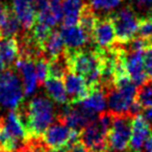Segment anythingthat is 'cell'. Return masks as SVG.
<instances>
[{
    "mask_svg": "<svg viewBox=\"0 0 152 152\" xmlns=\"http://www.w3.org/2000/svg\"><path fill=\"white\" fill-rule=\"evenodd\" d=\"M16 110L30 139L41 137L57 119L52 101L44 96H36L27 103H21Z\"/></svg>",
    "mask_w": 152,
    "mask_h": 152,
    "instance_id": "cell-1",
    "label": "cell"
},
{
    "mask_svg": "<svg viewBox=\"0 0 152 152\" xmlns=\"http://www.w3.org/2000/svg\"><path fill=\"white\" fill-rule=\"evenodd\" d=\"M69 71L83 76L89 85L90 89L95 90L100 88L101 83V65L102 58L100 49H78L67 51Z\"/></svg>",
    "mask_w": 152,
    "mask_h": 152,
    "instance_id": "cell-2",
    "label": "cell"
},
{
    "mask_svg": "<svg viewBox=\"0 0 152 152\" xmlns=\"http://www.w3.org/2000/svg\"><path fill=\"white\" fill-rule=\"evenodd\" d=\"M105 93L110 112L115 115L129 114V108L137 98V89L129 76H124L116 79Z\"/></svg>",
    "mask_w": 152,
    "mask_h": 152,
    "instance_id": "cell-3",
    "label": "cell"
},
{
    "mask_svg": "<svg viewBox=\"0 0 152 152\" xmlns=\"http://www.w3.org/2000/svg\"><path fill=\"white\" fill-rule=\"evenodd\" d=\"M113 118L114 114L112 112L104 110L80 132V140L91 152H105L108 149L107 134Z\"/></svg>",
    "mask_w": 152,
    "mask_h": 152,
    "instance_id": "cell-4",
    "label": "cell"
},
{
    "mask_svg": "<svg viewBox=\"0 0 152 152\" xmlns=\"http://www.w3.org/2000/svg\"><path fill=\"white\" fill-rule=\"evenodd\" d=\"M24 88L21 78L12 68L0 74V105L16 110L24 98Z\"/></svg>",
    "mask_w": 152,
    "mask_h": 152,
    "instance_id": "cell-5",
    "label": "cell"
},
{
    "mask_svg": "<svg viewBox=\"0 0 152 152\" xmlns=\"http://www.w3.org/2000/svg\"><path fill=\"white\" fill-rule=\"evenodd\" d=\"M132 119L130 114L115 115L113 123L108 130V148L117 151H125L128 149L132 131Z\"/></svg>",
    "mask_w": 152,
    "mask_h": 152,
    "instance_id": "cell-6",
    "label": "cell"
},
{
    "mask_svg": "<svg viewBox=\"0 0 152 152\" xmlns=\"http://www.w3.org/2000/svg\"><path fill=\"white\" fill-rule=\"evenodd\" d=\"M110 18L114 24L117 42L120 44L128 43L137 34L140 19L130 7H124L110 15Z\"/></svg>",
    "mask_w": 152,
    "mask_h": 152,
    "instance_id": "cell-7",
    "label": "cell"
},
{
    "mask_svg": "<svg viewBox=\"0 0 152 152\" xmlns=\"http://www.w3.org/2000/svg\"><path fill=\"white\" fill-rule=\"evenodd\" d=\"M43 143L48 149L52 148H68L80 140V132L73 130L61 121L51 124L41 137Z\"/></svg>",
    "mask_w": 152,
    "mask_h": 152,
    "instance_id": "cell-8",
    "label": "cell"
},
{
    "mask_svg": "<svg viewBox=\"0 0 152 152\" xmlns=\"http://www.w3.org/2000/svg\"><path fill=\"white\" fill-rule=\"evenodd\" d=\"M98 118L97 114L83 108L79 103L67 104L57 117V121H61L73 130L81 132L86 126Z\"/></svg>",
    "mask_w": 152,
    "mask_h": 152,
    "instance_id": "cell-9",
    "label": "cell"
},
{
    "mask_svg": "<svg viewBox=\"0 0 152 152\" xmlns=\"http://www.w3.org/2000/svg\"><path fill=\"white\" fill-rule=\"evenodd\" d=\"M0 126L13 141L22 147L30 139L16 110H12L7 116L0 118Z\"/></svg>",
    "mask_w": 152,
    "mask_h": 152,
    "instance_id": "cell-10",
    "label": "cell"
},
{
    "mask_svg": "<svg viewBox=\"0 0 152 152\" xmlns=\"http://www.w3.org/2000/svg\"><path fill=\"white\" fill-rule=\"evenodd\" d=\"M92 42L98 46V48H110L113 47L117 41L115 27L110 16L105 18H97L93 31H92Z\"/></svg>",
    "mask_w": 152,
    "mask_h": 152,
    "instance_id": "cell-11",
    "label": "cell"
},
{
    "mask_svg": "<svg viewBox=\"0 0 152 152\" xmlns=\"http://www.w3.org/2000/svg\"><path fill=\"white\" fill-rule=\"evenodd\" d=\"M125 67L130 79L137 86H141L148 79L144 66L143 50H126L125 49Z\"/></svg>",
    "mask_w": 152,
    "mask_h": 152,
    "instance_id": "cell-12",
    "label": "cell"
},
{
    "mask_svg": "<svg viewBox=\"0 0 152 152\" xmlns=\"http://www.w3.org/2000/svg\"><path fill=\"white\" fill-rule=\"evenodd\" d=\"M66 91L69 97L70 104H75L83 100L91 92L89 85L83 76L69 71L64 77Z\"/></svg>",
    "mask_w": 152,
    "mask_h": 152,
    "instance_id": "cell-13",
    "label": "cell"
},
{
    "mask_svg": "<svg viewBox=\"0 0 152 152\" xmlns=\"http://www.w3.org/2000/svg\"><path fill=\"white\" fill-rule=\"evenodd\" d=\"M151 134V124L144 119L141 114L133 116L132 131L128 149L130 152H139L143 148L144 143Z\"/></svg>",
    "mask_w": 152,
    "mask_h": 152,
    "instance_id": "cell-14",
    "label": "cell"
},
{
    "mask_svg": "<svg viewBox=\"0 0 152 152\" xmlns=\"http://www.w3.org/2000/svg\"><path fill=\"white\" fill-rule=\"evenodd\" d=\"M66 50L74 51L81 49L88 42H90V36L79 25H63L59 29Z\"/></svg>",
    "mask_w": 152,
    "mask_h": 152,
    "instance_id": "cell-15",
    "label": "cell"
},
{
    "mask_svg": "<svg viewBox=\"0 0 152 152\" xmlns=\"http://www.w3.org/2000/svg\"><path fill=\"white\" fill-rule=\"evenodd\" d=\"M15 68L21 73L24 95H31L36 91L39 83L36 73V67H34V61L30 58H25V57H18V59L16 61Z\"/></svg>",
    "mask_w": 152,
    "mask_h": 152,
    "instance_id": "cell-16",
    "label": "cell"
},
{
    "mask_svg": "<svg viewBox=\"0 0 152 152\" xmlns=\"http://www.w3.org/2000/svg\"><path fill=\"white\" fill-rule=\"evenodd\" d=\"M13 11L22 27L25 30L31 29L37 21L36 2L29 0H13Z\"/></svg>",
    "mask_w": 152,
    "mask_h": 152,
    "instance_id": "cell-17",
    "label": "cell"
},
{
    "mask_svg": "<svg viewBox=\"0 0 152 152\" xmlns=\"http://www.w3.org/2000/svg\"><path fill=\"white\" fill-rule=\"evenodd\" d=\"M43 85H44L45 89H46L47 95L54 102L61 104V105L70 104L69 97H68V94L67 91H66L65 83H64L63 79L48 76Z\"/></svg>",
    "mask_w": 152,
    "mask_h": 152,
    "instance_id": "cell-18",
    "label": "cell"
},
{
    "mask_svg": "<svg viewBox=\"0 0 152 152\" xmlns=\"http://www.w3.org/2000/svg\"><path fill=\"white\" fill-rule=\"evenodd\" d=\"M78 103L89 112L95 113V114L102 113L105 110L107 105L106 93L103 89L97 88L95 90H92L89 95Z\"/></svg>",
    "mask_w": 152,
    "mask_h": 152,
    "instance_id": "cell-19",
    "label": "cell"
},
{
    "mask_svg": "<svg viewBox=\"0 0 152 152\" xmlns=\"http://www.w3.org/2000/svg\"><path fill=\"white\" fill-rule=\"evenodd\" d=\"M83 0H63V24L76 25L83 7Z\"/></svg>",
    "mask_w": 152,
    "mask_h": 152,
    "instance_id": "cell-20",
    "label": "cell"
},
{
    "mask_svg": "<svg viewBox=\"0 0 152 152\" xmlns=\"http://www.w3.org/2000/svg\"><path fill=\"white\" fill-rule=\"evenodd\" d=\"M43 50H44V55L48 61L54 58V57L61 55L65 49V44H64L63 38H61V34L57 30H52L45 41L44 46H43Z\"/></svg>",
    "mask_w": 152,
    "mask_h": 152,
    "instance_id": "cell-21",
    "label": "cell"
},
{
    "mask_svg": "<svg viewBox=\"0 0 152 152\" xmlns=\"http://www.w3.org/2000/svg\"><path fill=\"white\" fill-rule=\"evenodd\" d=\"M19 57V46L16 38H1L0 59L5 66H10Z\"/></svg>",
    "mask_w": 152,
    "mask_h": 152,
    "instance_id": "cell-22",
    "label": "cell"
},
{
    "mask_svg": "<svg viewBox=\"0 0 152 152\" xmlns=\"http://www.w3.org/2000/svg\"><path fill=\"white\" fill-rule=\"evenodd\" d=\"M21 26L19 19L15 15L14 11L11 10L7 20L0 27V36L1 38H17L20 34Z\"/></svg>",
    "mask_w": 152,
    "mask_h": 152,
    "instance_id": "cell-23",
    "label": "cell"
},
{
    "mask_svg": "<svg viewBox=\"0 0 152 152\" xmlns=\"http://www.w3.org/2000/svg\"><path fill=\"white\" fill-rule=\"evenodd\" d=\"M135 100L143 108L152 107V80L141 85L137 90Z\"/></svg>",
    "mask_w": 152,
    "mask_h": 152,
    "instance_id": "cell-24",
    "label": "cell"
},
{
    "mask_svg": "<svg viewBox=\"0 0 152 152\" xmlns=\"http://www.w3.org/2000/svg\"><path fill=\"white\" fill-rule=\"evenodd\" d=\"M34 67H36V73H37L39 83L43 85L49 75L48 59L45 58V57L38 58L37 61H34Z\"/></svg>",
    "mask_w": 152,
    "mask_h": 152,
    "instance_id": "cell-25",
    "label": "cell"
},
{
    "mask_svg": "<svg viewBox=\"0 0 152 152\" xmlns=\"http://www.w3.org/2000/svg\"><path fill=\"white\" fill-rule=\"evenodd\" d=\"M137 34L139 37L150 41L152 44V18H140Z\"/></svg>",
    "mask_w": 152,
    "mask_h": 152,
    "instance_id": "cell-26",
    "label": "cell"
},
{
    "mask_svg": "<svg viewBox=\"0 0 152 152\" xmlns=\"http://www.w3.org/2000/svg\"><path fill=\"white\" fill-rule=\"evenodd\" d=\"M122 0H91L90 7L96 11H112L117 7Z\"/></svg>",
    "mask_w": 152,
    "mask_h": 152,
    "instance_id": "cell-27",
    "label": "cell"
},
{
    "mask_svg": "<svg viewBox=\"0 0 152 152\" xmlns=\"http://www.w3.org/2000/svg\"><path fill=\"white\" fill-rule=\"evenodd\" d=\"M48 148L43 143L41 137H34L29 139L27 143L24 145V147L19 152H47Z\"/></svg>",
    "mask_w": 152,
    "mask_h": 152,
    "instance_id": "cell-28",
    "label": "cell"
},
{
    "mask_svg": "<svg viewBox=\"0 0 152 152\" xmlns=\"http://www.w3.org/2000/svg\"><path fill=\"white\" fill-rule=\"evenodd\" d=\"M144 66L147 77L152 80V46L148 47L144 52Z\"/></svg>",
    "mask_w": 152,
    "mask_h": 152,
    "instance_id": "cell-29",
    "label": "cell"
},
{
    "mask_svg": "<svg viewBox=\"0 0 152 152\" xmlns=\"http://www.w3.org/2000/svg\"><path fill=\"white\" fill-rule=\"evenodd\" d=\"M131 4L144 13H150L152 16V0H130Z\"/></svg>",
    "mask_w": 152,
    "mask_h": 152,
    "instance_id": "cell-30",
    "label": "cell"
},
{
    "mask_svg": "<svg viewBox=\"0 0 152 152\" xmlns=\"http://www.w3.org/2000/svg\"><path fill=\"white\" fill-rule=\"evenodd\" d=\"M70 151L71 152H91L89 150V148L83 143L81 140H78L77 142H75V143L70 147Z\"/></svg>",
    "mask_w": 152,
    "mask_h": 152,
    "instance_id": "cell-31",
    "label": "cell"
},
{
    "mask_svg": "<svg viewBox=\"0 0 152 152\" xmlns=\"http://www.w3.org/2000/svg\"><path fill=\"white\" fill-rule=\"evenodd\" d=\"M10 12H11V10L9 9L7 5H5L4 3H2V2H0V27L2 26V24L4 23V21L7 20Z\"/></svg>",
    "mask_w": 152,
    "mask_h": 152,
    "instance_id": "cell-32",
    "label": "cell"
},
{
    "mask_svg": "<svg viewBox=\"0 0 152 152\" xmlns=\"http://www.w3.org/2000/svg\"><path fill=\"white\" fill-rule=\"evenodd\" d=\"M142 116L144 117V119H145L147 122H149L150 124H152V107L144 108Z\"/></svg>",
    "mask_w": 152,
    "mask_h": 152,
    "instance_id": "cell-33",
    "label": "cell"
},
{
    "mask_svg": "<svg viewBox=\"0 0 152 152\" xmlns=\"http://www.w3.org/2000/svg\"><path fill=\"white\" fill-rule=\"evenodd\" d=\"M143 149L144 152H152V132L149 135V137L146 140L145 143H144Z\"/></svg>",
    "mask_w": 152,
    "mask_h": 152,
    "instance_id": "cell-34",
    "label": "cell"
},
{
    "mask_svg": "<svg viewBox=\"0 0 152 152\" xmlns=\"http://www.w3.org/2000/svg\"><path fill=\"white\" fill-rule=\"evenodd\" d=\"M69 149L68 148H52V149H48L47 152H68Z\"/></svg>",
    "mask_w": 152,
    "mask_h": 152,
    "instance_id": "cell-35",
    "label": "cell"
},
{
    "mask_svg": "<svg viewBox=\"0 0 152 152\" xmlns=\"http://www.w3.org/2000/svg\"><path fill=\"white\" fill-rule=\"evenodd\" d=\"M4 70H5V65H4V63H3V61L0 59V74L2 73Z\"/></svg>",
    "mask_w": 152,
    "mask_h": 152,
    "instance_id": "cell-36",
    "label": "cell"
},
{
    "mask_svg": "<svg viewBox=\"0 0 152 152\" xmlns=\"http://www.w3.org/2000/svg\"><path fill=\"white\" fill-rule=\"evenodd\" d=\"M105 152H128V151H127V150H125V151H117V150H113V149H110V148H108ZM129 152H130V151H129Z\"/></svg>",
    "mask_w": 152,
    "mask_h": 152,
    "instance_id": "cell-37",
    "label": "cell"
},
{
    "mask_svg": "<svg viewBox=\"0 0 152 152\" xmlns=\"http://www.w3.org/2000/svg\"><path fill=\"white\" fill-rule=\"evenodd\" d=\"M38 1H41V0H37V2H38Z\"/></svg>",
    "mask_w": 152,
    "mask_h": 152,
    "instance_id": "cell-38",
    "label": "cell"
},
{
    "mask_svg": "<svg viewBox=\"0 0 152 152\" xmlns=\"http://www.w3.org/2000/svg\"><path fill=\"white\" fill-rule=\"evenodd\" d=\"M0 152H2V151H1V148H0Z\"/></svg>",
    "mask_w": 152,
    "mask_h": 152,
    "instance_id": "cell-39",
    "label": "cell"
},
{
    "mask_svg": "<svg viewBox=\"0 0 152 152\" xmlns=\"http://www.w3.org/2000/svg\"><path fill=\"white\" fill-rule=\"evenodd\" d=\"M139 152H141V151H139Z\"/></svg>",
    "mask_w": 152,
    "mask_h": 152,
    "instance_id": "cell-40",
    "label": "cell"
},
{
    "mask_svg": "<svg viewBox=\"0 0 152 152\" xmlns=\"http://www.w3.org/2000/svg\"><path fill=\"white\" fill-rule=\"evenodd\" d=\"M151 17H152V16H151Z\"/></svg>",
    "mask_w": 152,
    "mask_h": 152,
    "instance_id": "cell-41",
    "label": "cell"
}]
</instances>
